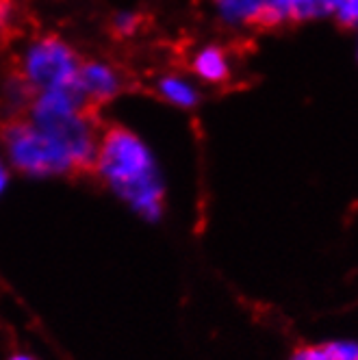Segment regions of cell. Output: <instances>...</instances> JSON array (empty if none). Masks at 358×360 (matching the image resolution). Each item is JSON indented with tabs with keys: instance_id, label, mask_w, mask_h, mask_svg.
I'll return each mask as SVG.
<instances>
[{
	"instance_id": "15",
	"label": "cell",
	"mask_w": 358,
	"mask_h": 360,
	"mask_svg": "<svg viewBox=\"0 0 358 360\" xmlns=\"http://www.w3.org/2000/svg\"><path fill=\"white\" fill-rule=\"evenodd\" d=\"M11 15H13L11 3H9V0H0V29H5L7 24L11 22Z\"/></svg>"
},
{
	"instance_id": "12",
	"label": "cell",
	"mask_w": 358,
	"mask_h": 360,
	"mask_svg": "<svg viewBox=\"0 0 358 360\" xmlns=\"http://www.w3.org/2000/svg\"><path fill=\"white\" fill-rule=\"evenodd\" d=\"M321 345L326 360H358V341L354 339H335Z\"/></svg>"
},
{
	"instance_id": "8",
	"label": "cell",
	"mask_w": 358,
	"mask_h": 360,
	"mask_svg": "<svg viewBox=\"0 0 358 360\" xmlns=\"http://www.w3.org/2000/svg\"><path fill=\"white\" fill-rule=\"evenodd\" d=\"M271 0H215V11L228 27H254Z\"/></svg>"
},
{
	"instance_id": "2",
	"label": "cell",
	"mask_w": 358,
	"mask_h": 360,
	"mask_svg": "<svg viewBox=\"0 0 358 360\" xmlns=\"http://www.w3.org/2000/svg\"><path fill=\"white\" fill-rule=\"evenodd\" d=\"M27 120L70 152L76 172L94 169L102 128L74 87L37 91L27 109Z\"/></svg>"
},
{
	"instance_id": "13",
	"label": "cell",
	"mask_w": 358,
	"mask_h": 360,
	"mask_svg": "<svg viewBox=\"0 0 358 360\" xmlns=\"http://www.w3.org/2000/svg\"><path fill=\"white\" fill-rule=\"evenodd\" d=\"M330 11L347 29H358V0H330Z\"/></svg>"
},
{
	"instance_id": "9",
	"label": "cell",
	"mask_w": 358,
	"mask_h": 360,
	"mask_svg": "<svg viewBox=\"0 0 358 360\" xmlns=\"http://www.w3.org/2000/svg\"><path fill=\"white\" fill-rule=\"evenodd\" d=\"M287 15L291 22H309L332 15L330 0H287Z\"/></svg>"
},
{
	"instance_id": "11",
	"label": "cell",
	"mask_w": 358,
	"mask_h": 360,
	"mask_svg": "<svg viewBox=\"0 0 358 360\" xmlns=\"http://www.w3.org/2000/svg\"><path fill=\"white\" fill-rule=\"evenodd\" d=\"M141 24H143V15L135 9H122V11H115L113 18H111V33L115 37H133L139 33L141 29Z\"/></svg>"
},
{
	"instance_id": "1",
	"label": "cell",
	"mask_w": 358,
	"mask_h": 360,
	"mask_svg": "<svg viewBox=\"0 0 358 360\" xmlns=\"http://www.w3.org/2000/svg\"><path fill=\"white\" fill-rule=\"evenodd\" d=\"M94 172L109 189L148 219H159L163 211V178L155 154L124 126L100 131Z\"/></svg>"
},
{
	"instance_id": "7",
	"label": "cell",
	"mask_w": 358,
	"mask_h": 360,
	"mask_svg": "<svg viewBox=\"0 0 358 360\" xmlns=\"http://www.w3.org/2000/svg\"><path fill=\"white\" fill-rule=\"evenodd\" d=\"M155 91L167 105L178 109H193L200 102V91L193 81L185 79L181 74H163L155 83Z\"/></svg>"
},
{
	"instance_id": "5",
	"label": "cell",
	"mask_w": 358,
	"mask_h": 360,
	"mask_svg": "<svg viewBox=\"0 0 358 360\" xmlns=\"http://www.w3.org/2000/svg\"><path fill=\"white\" fill-rule=\"evenodd\" d=\"M124 87H126L124 74L113 63L102 59L83 61L74 81V91L91 109L115 100L124 91Z\"/></svg>"
},
{
	"instance_id": "6",
	"label": "cell",
	"mask_w": 358,
	"mask_h": 360,
	"mask_svg": "<svg viewBox=\"0 0 358 360\" xmlns=\"http://www.w3.org/2000/svg\"><path fill=\"white\" fill-rule=\"evenodd\" d=\"M189 65H191V72L196 79H200L207 85H224L230 81V74H233L228 53L222 46H215V44L200 48L191 57Z\"/></svg>"
},
{
	"instance_id": "3",
	"label": "cell",
	"mask_w": 358,
	"mask_h": 360,
	"mask_svg": "<svg viewBox=\"0 0 358 360\" xmlns=\"http://www.w3.org/2000/svg\"><path fill=\"white\" fill-rule=\"evenodd\" d=\"M9 163L29 176H65L76 174L70 152L35 128L27 117H11L0 128Z\"/></svg>"
},
{
	"instance_id": "10",
	"label": "cell",
	"mask_w": 358,
	"mask_h": 360,
	"mask_svg": "<svg viewBox=\"0 0 358 360\" xmlns=\"http://www.w3.org/2000/svg\"><path fill=\"white\" fill-rule=\"evenodd\" d=\"M35 91L22 81V76L15 72V76H11V79L5 83L3 87V100L5 105L11 109V111H20V109H29L31 100H33Z\"/></svg>"
},
{
	"instance_id": "16",
	"label": "cell",
	"mask_w": 358,
	"mask_h": 360,
	"mask_svg": "<svg viewBox=\"0 0 358 360\" xmlns=\"http://www.w3.org/2000/svg\"><path fill=\"white\" fill-rule=\"evenodd\" d=\"M7 183H9V174H7V167H5V163L0 161V193L5 191Z\"/></svg>"
},
{
	"instance_id": "4",
	"label": "cell",
	"mask_w": 358,
	"mask_h": 360,
	"mask_svg": "<svg viewBox=\"0 0 358 360\" xmlns=\"http://www.w3.org/2000/svg\"><path fill=\"white\" fill-rule=\"evenodd\" d=\"M83 59L76 48L59 35L33 37L22 48L18 74L35 94L48 89H72Z\"/></svg>"
},
{
	"instance_id": "14",
	"label": "cell",
	"mask_w": 358,
	"mask_h": 360,
	"mask_svg": "<svg viewBox=\"0 0 358 360\" xmlns=\"http://www.w3.org/2000/svg\"><path fill=\"white\" fill-rule=\"evenodd\" d=\"M289 360H326L324 345H302L293 349Z\"/></svg>"
},
{
	"instance_id": "17",
	"label": "cell",
	"mask_w": 358,
	"mask_h": 360,
	"mask_svg": "<svg viewBox=\"0 0 358 360\" xmlns=\"http://www.w3.org/2000/svg\"><path fill=\"white\" fill-rule=\"evenodd\" d=\"M9 360H33V358H29V356H11Z\"/></svg>"
}]
</instances>
